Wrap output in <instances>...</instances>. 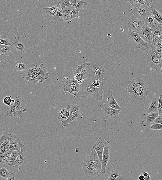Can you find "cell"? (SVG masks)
Masks as SVG:
<instances>
[{"instance_id": "4fadbf2b", "label": "cell", "mask_w": 162, "mask_h": 180, "mask_svg": "<svg viewBox=\"0 0 162 180\" xmlns=\"http://www.w3.org/2000/svg\"><path fill=\"white\" fill-rule=\"evenodd\" d=\"M101 163L100 161L91 165L83 166L85 173L90 176H94L101 174Z\"/></svg>"}, {"instance_id": "2e32d148", "label": "cell", "mask_w": 162, "mask_h": 180, "mask_svg": "<svg viewBox=\"0 0 162 180\" xmlns=\"http://www.w3.org/2000/svg\"><path fill=\"white\" fill-rule=\"evenodd\" d=\"M27 111L15 106L13 103L8 108L6 113L8 116H15L17 117L18 119H20L24 116Z\"/></svg>"}, {"instance_id": "7402d4cb", "label": "cell", "mask_w": 162, "mask_h": 180, "mask_svg": "<svg viewBox=\"0 0 162 180\" xmlns=\"http://www.w3.org/2000/svg\"><path fill=\"white\" fill-rule=\"evenodd\" d=\"M30 67L28 62L23 61H17L13 65L14 71L20 75H23Z\"/></svg>"}, {"instance_id": "83f0119b", "label": "cell", "mask_w": 162, "mask_h": 180, "mask_svg": "<svg viewBox=\"0 0 162 180\" xmlns=\"http://www.w3.org/2000/svg\"><path fill=\"white\" fill-rule=\"evenodd\" d=\"M44 69H45V67L44 66L43 64H41L39 66H38L37 64H34L33 67H30L22 75L23 78L31 76V75L36 74Z\"/></svg>"}, {"instance_id": "f907efd6", "label": "cell", "mask_w": 162, "mask_h": 180, "mask_svg": "<svg viewBox=\"0 0 162 180\" xmlns=\"http://www.w3.org/2000/svg\"><path fill=\"white\" fill-rule=\"evenodd\" d=\"M162 115H158L156 117L155 120L153 121V123L156 124H162Z\"/></svg>"}, {"instance_id": "f6af8a7d", "label": "cell", "mask_w": 162, "mask_h": 180, "mask_svg": "<svg viewBox=\"0 0 162 180\" xmlns=\"http://www.w3.org/2000/svg\"><path fill=\"white\" fill-rule=\"evenodd\" d=\"M70 0H59L57 1V4L60 5L62 8L63 9L65 7L71 6L70 3Z\"/></svg>"}, {"instance_id": "e575fe53", "label": "cell", "mask_w": 162, "mask_h": 180, "mask_svg": "<svg viewBox=\"0 0 162 180\" xmlns=\"http://www.w3.org/2000/svg\"><path fill=\"white\" fill-rule=\"evenodd\" d=\"M107 101L108 102V105L110 107L116 109H121L113 95L109 96L107 98Z\"/></svg>"}, {"instance_id": "6f0895ef", "label": "cell", "mask_w": 162, "mask_h": 180, "mask_svg": "<svg viewBox=\"0 0 162 180\" xmlns=\"http://www.w3.org/2000/svg\"><path fill=\"white\" fill-rule=\"evenodd\" d=\"M142 175L143 176H144L145 177H146V176H148L149 175V174H148V173H147V172L144 171L143 172Z\"/></svg>"}, {"instance_id": "7a4b0ae2", "label": "cell", "mask_w": 162, "mask_h": 180, "mask_svg": "<svg viewBox=\"0 0 162 180\" xmlns=\"http://www.w3.org/2000/svg\"><path fill=\"white\" fill-rule=\"evenodd\" d=\"M80 87V85L77 83L74 78L71 79H70L67 77L64 78L61 85L59 86L61 92L63 94L69 92L74 95V97L79 92Z\"/></svg>"}, {"instance_id": "c3c4849f", "label": "cell", "mask_w": 162, "mask_h": 180, "mask_svg": "<svg viewBox=\"0 0 162 180\" xmlns=\"http://www.w3.org/2000/svg\"><path fill=\"white\" fill-rule=\"evenodd\" d=\"M12 96H7L3 100V103L7 106H10L12 103H14L15 100L11 99Z\"/></svg>"}, {"instance_id": "ba28073f", "label": "cell", "mask_w": 162, "mask_h": 180, "mask_svg": "<svg viewBox=\"0 0 162 180\" xmlns=\"http://www.w3.org/2000/svg\"><path fill=\"white\" fill-rule=\"evenodd\" d=\"M149 90L148 86L145 84L129 93V96L133 100L137 101L144 100L149 94Z\"/></svg>"}, {"instance_id": "f5cc1de1", "label": "cell", "mask_w": 162, "mask_h": 180, "mask_svg": "<svg viewBox=\"0 0 162 180\" xmlns=\"http://www.w3.org/2000/svg\"><path fill=\"white\" fill-rule=\"evenodd\" d=\"M7 180H15L14 174L13 173H10L9 178Z\"/></svg>"}, {"instance_id": "8d00e7d4", "label": "cell", "mask_w": 162, "mask_h": 180, "mask_svg": "<svg viewBox=\"0 0 162 180\" xmlns=\"http://www.w3.org/2000/svg\"><path fill=\"white\" fill-rule=\"evenodd\" d=\"M150 14L157 22L160 24H162V16L160 13L158 12L157 10L153 7Z\"/></svg>"}, {"instance_id": "4dcf8cb0", "label": "cell", "mask_w": 162, "mask_h": 180, "mask_svg": "<svg viewBox=\"0 0 162 180\" xmlns=\"http://www.w3.org/2000/svg\"><path fill=\"white\" fill-rule=\"evenodd\" d=\"M70 3L71 6H74L78 13L80 10L88 4V2L81 0H70Z\"/></svg>"}, {"instance_id": "9f6ffc18", "label": "cell", "mask_w": 162, "mask_h": 180, "mask_svg": "<svg viewBox=\"0 0 162 180\" xmlns=\"http://www.w3.org/2000/svg\"><path fill=\"white\" fill-rule=\"evenodd\" d=\"M138 179L139 180H145V177L142 174V175H140L138 177Z\"/></svg>"}, {"instance_id": "816d5d0a", "label": "cell", "mask_w": 162, "mask_h": 180, "mask_svg": "<svg viewBox=\"0 0 162 180\" xmlns=\"http://www.w3.org/2000/svg\"><path fill=\"white\" fill-rule=\"evenodd\" d=\"M6 157L4 153H0V163H2L5 158Z\"/></svg>"}, {"instance_id": "d6986e66", "label": "cell", "mask_w": 162, "mask_h": 180, "mask_svg": "<svg viewBox=\"0 0 162 180\" xmlns=\"http://www.w3.org/2000/svg\"><path fill=\"white\" fill-rule=\"evenodd\" d=\"M145 84L146 82L145 80L139 78L135 77L130 81L125 89L128 92L130 93Z\"/></svg>"}, {"instance_id": "44dd1931", "label": "cell", "mask_w": 162, "mask_h": 180, "mask_svg": "<svg viewBox=\"0 0 162 180\" xmlns=\"http://www.w3.org/2000/svg\"><path fill=\"white\" fill-rule=\"evenodd\" d=\"M9 133L2 134L0 138V153L6 152L10 149Z\"/></svg>"}, {"instance_id": "4316f807", "label": "cell", "mask_w": 162, "mask_h": 180, "mask_svg": "<svg viewBox=\"0 0 162 180\" xmlns=\"http://www.w3.org/2000/svg\"><path fill=\"white\" fill-rule=\"evenodd\" d=\"M153 30L144 24L142 26V30L139 35L143 40L146 42L150 44V36Z\"/></svg>"}, {"instance_id": "60d3db41", "label": "cell", "mask_w": 162, "mask_h": 180, "mask_svg": "<svg viewBox=\"0 0 162 180\" xmlns=\"http://www.w3.org/2000/svg\"><path fill=\"white\" fill-rule=\"evenodd\" d=\"M0 45L12 46L11 41L8 38L6 35H0Z\"/></svg>"}, {"instance_id": "cb8c5ba5", "label": "cell", "mask_w": 162, "mask_h": 180, "mask_svg": "<svg viewBox=\"0 0 162 180\" xmlns=\"http://www.w3.org/2000/svg\"><path fill=\"white\" fill-rule=\"evenodd\" d=\"M9 141L10 149L17 151L20 150L22 142L14 134H9Z\"/></svg>"}, {"instance_id": "11a10c76", "label": "cell", "mask_w": 162, "mask_h": 180, "mask_svg": "<svg viewBox=\"0 0 162 180\" xmlns=\"http://www.w3.org/2000/svg\"><path fill=\"white\" fill-rule=\"evenodd\" d=\"M123 179L124 177L121 174L117 176L115 180H123Z\"/></svg>"}, {"instance_id": "6da1fadb", "label": "cell", "mask_w": 162, "mask_h": 180, "mask_svg": "<svg viewBox=\"0 0 162 180\" xmlns=\"http://www.w3.org/2000/svg\"><path fill=\"white\" fill-rule=\"evenodd\" d=\"M95 77V75L91 74L83 80L82 84L80 85V90L74 97L80 98L83 97H93L96 101L103 100L104 91L103 87L96 88L92 85V81Z\"/></svg>"}, {"instance_id": "8fae6325", "label": "cell", "mask_w": 162, "mask_h": 180, "mask_svg": "<svg viewBox=\"0 0 162 180\" xmlns=\"http://www.w3.org/2000/svg\"><path fill=\"white\" fill-rule=\"evenodd\" d=\"M63 22L67 23L71 22L75 18L77 17L78 14L75 8L72 6L65 7L63 9Z\"/></svg>"}, {"instance_id": "484cf974", "label": "cell", "mask_w": 162, "mask_h": 180, "mask_svg": "<svg viewBox=\"0 0 162 180\" xmlns=\"http://www.w3.org/2000/svg\"><path fill=\"white\" fill-rule=\"evenodd\" d=\"M158 115V112L145 113L143 116L144 120L142 121V126L148 127L153 123L154 121Z\"/></svg>"}, {"instance_id": "74e56055", "label": "cell", "mask_w": 162, "mask_h": 180, "mask_svg": "<svg viewBox=\"0 0 162 180\" xmlns=\"http://www.w3.org/2000/svg\"><path fill=\"white\" fill-rule=\"evenodd\" d=\"M56 7V11L55 22L63 21V9L59 4H57Z\"/></svg>"}, {"instance_id": "b9f144b4", "label": "cell", "mask_w": 162, "mask_h": 180, "mask_svg": "<svg viewBox=\"0 0 162 180\" xmlns=\"http://www.w3.org/2000/svg\"><path fill=\"white\" fill-rule=\"evenodd\" d=\"M19 152L20 151L10 149L4 153L6 157H17L19 155Z\"/></svg>"}, {"instance_id": "7bdbcfd3", "label": "cell", "mask_w": 162, "mask_h": 180, "mask_svg": "<svg viewBox=\"0 0 162 180\" xmlns=\"http://www.w3.org/2000/svg\"><path fill=\"white\" fill-rule=\"evenodd\" d=\"M121 174L118 171L113 170L109 173V176L107 180H115L117 177Z\"/></svg>"}, {"instance_id": "ac0fdd59", "label": "cell", "mask_w": 162, "mask_h": 180, "mask_svg": "<svg viewBox=\"0 0 162 180\" xmlns=\"http://www.w3.org/2000/svg\"><path fill=\"white\" fill-rule=\"evenodd\" d=\"M162 24H160L153 30L150 37V46L162 40Z\"/></svg>"}, {"instance_id": "f1b7e54d", "label": "cell", "mask_w": 162, "mask_h": 180, "mask_svg": "<svg viewBox=\"0 0 162 180\" xmlns=\"http://www.w3.org/2000/svg\"><path fill=\"white\" fill-rule=\"evenodd\" d=\"M82 66V64L80 65H75L73 66L72 68L73 73L74 75V78L80 85L83 83L84 80L82 75L80 73Z\"/></svg>"}, {"instance_id": "ffe728a7", "label": "cell", "mask_w": 162, "mask_h": 180, "mask_svg": "<svg viewBox=\"0 0 162 180\" xmlns=\"http://www.w3.org/2000/svg\"><path fill=\"white\" fill-rule=\"evenodd\" d=\"M109 144H106L104 147L101 161V174L104 175L106 174V166L110 159Z\"/></svg>"}, {"instance_id": "d590c367", "label": "cell", "mask_w": 162, "mask_h": 180, "mask_svg": "<svg viewBox=\"0 0 162 180\" xmlns=\"http://www.w3.org/2000/svg\"><path fill=\"white\" fill-rule=\"evenodd\" d=\"M150 48L152 49L155 53L162 56V40L150 46Z\"/></svg>"}, {"instance_id": "5b68a950", "label": "cell", "mask_w": 162, "mask_h": 180, "mask_svg": "<svg viewBox=\"0 0 162 180\" xmlns=\"http://www.w3.org/2000/svg\"><path fill=\"white\" fill-rule=\"evenodd\" d=\"M69 115L68 118L62 121V127H68L70 125H74L73 121L74 120H79L81 118V112L80 106L77 104H72L70 105Z\"/></svg>"}, {"instance_id": "30bf717a", "label": "cell", "mask_w": 162, "mask_h": 180, "mask_svg": "<svg viewBox=\"0 0 162 180\" xmlns=\"http://www.w3.org/2000/svg\"><path fill=\"white\" fill-rule=\"evenodd\" d=\"M127 24L129 30L139 34L142 30V26L145 24V22L138 20L134 15H132L129 17Z\"/></svg>"}, {"instance_id": "db71d44e", "label": "cell", "mask_w": 162, "mask_h": 180, "mask_svg": "<svg viewBox=\"0 0 162 180\" xmlns=\"http://www.w3.org/2000/svg\"><path fill=\"white\" fill-rule=\"evenodd\" d=\"M153 0H143V2L146 5H149V4L153 1Z\"/></svg>"}, {"instance_id": "9a60e30c", "label": "cell", "mask_w": 162, "mask_h": 180, "mask_svg": "<svg viewBox=\"0 0 162 180\" xmlns=\"http://www.w3.org/2000/svg\"><path fill=\"white\" fill-rule=\"evenodd\" d=\"M102 111L105 116L109 118L115 119L117 116H119L120 112L121 109H116L112 108L106 104H103L100 105Z\"/></svg>"}, {"instance_id": "f35d334b", "label": "cell", "mask_w": 162, "mask_h": 180, "mask_svg": "<svg viewBox=\"0 0 162 180\" xmlns=\"http://www.w3.org/2000/svg\"><path fill=\"white\" fill-rule=\"evenodd\" d=\"M14 105L17 107L23 109L27 110V108L25 104L23 102V101L21 97H16L15 100V102Z\"/></svg>"}, {"instance_id": "94428289", "label": "cell", "mask_w": 162, "mask_h": 180, "mask_svg": "<svg viewBox=\"0 0 162 180\" xmlns=\"http://www.w3.org/2000/svg\"><path fill=\"white\" fill-rule=\"evenodd\" d=\"M0 41H1V40H0Z\"/></svg>"}, {"instance_id": "d6a6232c", "label": "cell", "mask_w": 162, "mask_h": 180, "mask_svg": "<svg viewBox=\"0 0 162 180\" xmlns=\"http://www.w3.org/2000/svg\"><path fill=\"white\" fill-rule=\"evenodd\" d=\"M12 46L0 45V55L4 56H9L13 52Z\"/></svg>"}, {"instance_id": "52a82bcc", "label": "cell", "mask_w": 162, "mask_h": 180, "mask_svg": "<svg viewBox=\"0 0 162 180\" xmlns=\"http://www.w3.org/2000/svg\"><path fill=\"white\" fill-rule=\"evenodd\" d=\"M152 8L149 5H139L133 7L130 9V12L137 19L144 21L146 18L150 14Z\"/></svg>"}, {"instance_id": "e0dca14e", "label": "cell", "mask_w": 162, "mask_h": 180, "mask_svg": "<svg viewBox=\"0 0 162 180\" xmlns=\"http://www.w3.org/2000/svg\"><path fill=\"white\" fill-rule=\"evenodd\" d=\"M92 67L95 73V77L99 80L100 82H103L104 80V77L106 74V70L101 65L99 64L95 63H87Z\"/></svg>"}, {"instance_id": "ab89813d", "label": "cell", "mask_w": 162, "mask_h": 180, "mask_svg": "<svg viewBox=\"0 0 162 180\" xmlns=\"http://www.w3.org/2000/svg\"><path fill=\"white\" fill-rule=\"evenodd\" d=\"M11 173L9 168L7 167H2L0 169V176L7 179Z\"/></svg>"}, {"instance_id": "7c38bea8", "label": "cell", "mask_w": 162, "mask_h": 180, "mask_svg": "<svg viewBox=\"0 0 162 180\" xmlns=\"http://www.w3.org/2000/svg\"><path fill=\"white\" fill-rule=\"evenodd\" d=\"M95 141L92 148L97 153L99 160L101 163L104 147L106 144H109V141L108 140L103 139L101 138H97L95 140Z\"/></svg>"}, {"instance_id": "9c48e42d", "label": "cell", "mask_w": 162, "mask_h": 180, "mask_svg": "<svg viewBox=\"0 0 162 180\" xmlns=\"http://www.w3.org/2000/svg\"><path fill=\"white\" fill-rule=\"evenodd\" d=\"M49 74L47 70L44 69L30 76L23 78L25 80L27 81V83L36 84L38 83H41L48 79Z\"/></svg>"}, {"instance_id": "1f68e13d", "label": "cell", "mask_w": 162, "mask_h": 180, "mask_svg": "<svg viewBox=\"0 0 162 180\" xmlns=\"http://www.w3.org/2000/svg\"><path fill=\"white\" fill-rule=\"evenodd\" d=\"M158 99L157 98L154 97L152 99L147 106V113L158 112Z\"/></svg>"}, {"instance_id": "680465c9", "label": "cell", "mask_w": 162, "mask_h": 180, "mask_svg": "<svg viewBox=\"0 0 162 180\" xmlns=\"http://www.w3.org/2000/svg\"><path fill=\"white\" fill-rule=\"evenodd\" d=\"M150 179V177L149 175L145 177V180H149Z\"/></svg>"}, {"instance_id": "91938a15", "label": "cell", "mask_w": 162, "mask_h": 180, "mask_svg": "<svg viewBox=\"0 0 162 180\" xmlns=\"http://www.w3.org/2000/svg\"><path fill=\"white\" fill-rule=\"evenodd\" d=\"M37 1L40 2H43L44 1H45L46 0H37Z\"/></svg>"}, {"instance_id": "836d02e7", "label": "cell", "mask_w": 162, "mask_h": 180, "mask_svg": "<svg viewBox=\"0 0 162 180\" xmlns=\"http://www.w3.org/2000/svg\"><path fill=\"white\" fill-rule=\"evenodd\" d=\"M145 24L153 29L157 27L160 23H158L151 16L150 14H149L146 18L145 21Z\"/></svg>"}, {"instance_id": "5bb4252c", "label": "cell", "mask_w": 162, "mask_h": 180, "mask_svg": "<svg viewBox=\"0 0 162 180\" xmlns=\"http://www.w3.org/2000/svg\"><path fill=\"white\" fill-rule=\"evenodd\" d=\"M14 50L18 53H24L27 51V47L26 43L19 38H15L11 42Z\"/></svg>"}, {"instance_id": "7dc6e473", "label": "cell", "mask_w": 162, "mask_h": 180, "mask_svg": "<svg viewBox=\"0 0 162 180\" xmlns=\"http://www.w3.org/2000/svg\"><path fill=\"white\" fill-rule=\"evenodd\" d=\"M157 111L158 115H162V95H159L157 105Z\"/></svg>"}, {"instance_id": "277c9868", "label": "cell", "mask_w": 162, "mask_h": 180, "mask_svg": "<svg viewBox=\"0 0 162 180\" xmlns=\"http://www.w3.org/2000/svg\"><path fill=\"white\" fill-rule=\"evenodd\" d=\"M127 35L130 43L137 48L144 51L150 48V44L143 40L139 34L132 32L129 30L127 32Z\"/></svg>"}, {"instance_id": "ee69618b", "label": "cell", "mask_w": 162, "mask_h": 180, "mask_svg": "<svg viewBox=\"0 0 162 180\" xmlns=\"http://www.w3.org/2000/svg\"><path fill=\"white\" fill-rule=\"evenodd\" d=\"M131 4L133 7L145 5L143 0H126Z\"/></svg>"}, {"instance_id": "603a6c76", "label": "cell", "mask_w": 162, "mask_h": 180, "mask_svg": "<svg viewBox=\"0 0 162 180\" xmlns=\"http://www.w3.org/2000/svg\"><path fill=\"white\" fill-rule=\"evenodd\" d=\"M100 161L97 153L92 148L91 149L90 155L87 156L84 160L83 166L90 165Z\"/></svg>"}, {"instance_id": "8992f818", "label": "cell", "mask_w": 162, "mask_h": 180, "mask_svg": "<svg viewBox=\"0 0 162 180\" xmlns=\"http://www.w3.org/2000/svg\"><path fill=\"white\" fill-rule=\"evenodd\" d=\"M28 161L25 146L22 143L19 155L14 162L10 164L9 166L13 168H25L27 167Z\"/></svg>"}, {"instance_id": "bcb514c9", "label": "cell", "mask_w": 162, "mask_h": 180, "mask_svg": "<svg viewBox=\"0 0 162 180\" xmlns=\"http://www.w3.org/2000/svg\"><path fill=\"white\" fill-rule=\"evenodd\" d=\"M16 157H6L5 158L2 163L10 166V164L13 163L16 160Z\"/></svg>"}, {"instance_id": "f546056e", "label": "cell", "mask_w": 162, "mask_h": 180, "mask_svg": "<svg viewBox=\"0 0 162 180\" xmlns=\"http://www.w3.org/2000/svg\"><path fill=\"white\" fill-rule=\"evenodd\" d=\"M70 107V105H69L66 108L60 109L57 113V119L61 121L66 119L69 115Z\"/></svg>"}, {"instance_id": "681fc988", "label": "cell", "mask_w": 162, "mask_h": 180, "mask_svg": "<svg viewBox=\"0 0 162 180\" xmlns=\"http://www.w3.org/2000/svg\"><path fill=\"white\" fill-rule=\"evenodd\" d=\"M149 128L153 130H162V124H156L153 123L148 127Z\"/></svg>"}, {"instance_id": "d4e9b609", "label": "cell", "mask_w": 162, "mask_h": 180, "mask_svg": "<svg viewBox=\"0 0 162 180\" xmlns=\"http://www.w3.org/2000/svg\"><path fill=\"white\" fill-rule=\"evenodd\" d=\"M56 7L53 6L50 7H44L42 9V14L44 17L48 18L52 22H55L56 14Z\"/></svg>"}, {"instance_id": "3957f363", "label": "cell", "mask_w": 162, "mask_h": 180, "mask_svg": "<svg viewBox=\"0 0 162 180\" xmlns=\"http://www.w3.org/2000/svg\"><path fill=\"white\" fill-rule=\"evenodd\" d=\"M146 63L152 69L161 73L162 56L155 53L151 48L147 54Z\"/></svg>"}]
</instances>
